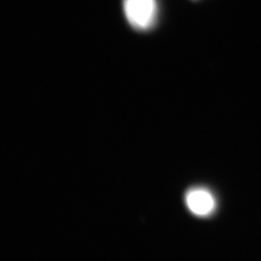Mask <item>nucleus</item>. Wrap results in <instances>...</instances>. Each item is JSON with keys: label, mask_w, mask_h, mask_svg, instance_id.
<instances>
[{"label": "nucleus", "mask_w": 261, "mask_h": 261, "mask_svg": "<svg viewBox=\"0 0 261 261\" xmlns=\"http://www.w3.org/2000/svg\"><path fill=\"white\" fill-rule=\"evenodd\" d=\"M126 19L132 28L147 31L152 28L158 16L156 0H123Z\"/></svg>", "instance_id": "1"}, {"label": "nucleus", "mask_w": 261, "mask_h": 261, "mask_svg": "<svg viewBox=\"0 0 261 261\" xmlns=\"http://www.w3.org/2000/svg\"><path fill=\"white\" fill-rule=\"evenodd\" d=\"M185 203L196 217H209L217 211V198L207 188L196 187L189 190L185 195Z\"/></svg>", "instance_id": "2"}]
</instances>
